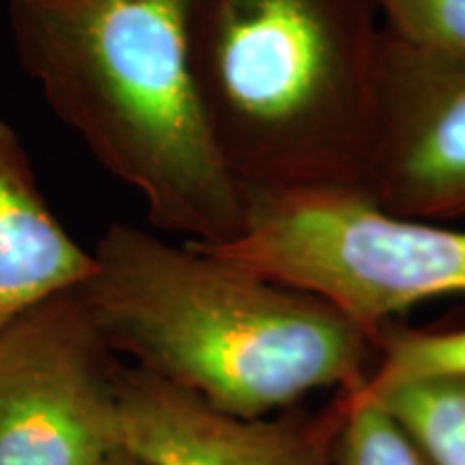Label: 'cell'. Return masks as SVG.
I'll list each match as a JSON object with an SVG mask.
<instances>
[{
	"label": "cell",
	"instance_id": "cell-7",
	"mask_svg": "<svg viewBox=\"0 0 465 465\" xmlns=\"http://www.w3.org/2000/svg\"><path fill=\"white\" fill-rule=\"evenodd\" d=\"M339 397L317 414L237 416L136 366L116 377V440L149 465H332Z\"/></svg>",
	"mask_w": 465,
	"mask_h": 465
},
{
	"label": "cell",
	"instance_id": "cell-6",
	"mask_svg": "<svg viewBox=\"0 0 465 465\" xmlns=\"http://www.w3.org/2000/svg\"><path fill=\"white\" fill-rule=\"evenodd\" d=\"M360 194L401 218L465 220L463 58L418 50L386 31Z\"/></svg>",
	"mask_w": 465,
	"mask_h": 465
},
{
	"label": "cell",
	"instance_id": "cell-2",
	"mask_svg": "<svg viewBox=\"0 0 465 465\" xmlns=\"http://www.w3.org/2000/svg\"><path fill=\"white\" fill-rule=\"evenodd\" d=\"M190 0H11L22 67L95 160L190 243L242 235L248 194L213 143L188 54Z\"/></svg>",
	"mask_w": 465,
	"mask_h": 465
},
{
	"label": "cell",
	"instance_id": "cell-4",
	"mask_svg": "<svg viewBox=\"0 0 465 465\" xmlns=\"http://www.w3.org/2000/svg\"><path fill=\"white\" fill-rule=\"evenodd\" d=\"M194 246L319 295L375 345L411 306L465 295V229L394 216L353 190L250 192L242 235Z\"/></svg>",
	"mask_w": 465,
	"mask_h": 465
},
{
	"label": "cell",
	"instance_id": "cell-8",
	"mask_svg": "<svg viewBox=\"0 0 465 465\" xmlns=\"http://www.w3.org/2000/svg\"><path fill=\"white\" fill-rule=\"evenodd\" d=\"M93 265V252L54 216L25 144L0 116V328L35 302L80 287Z\"/></svg>",
	"mask_w": 465,
	"mask_h": 465
},
{
	"label": "cell",
	"instance_id": "cell-13",
	"mask_svg": "<svg viewBox=\"0 0 465 465\" xmlns=\"http://www.w3.org/2000/svg\"><path fill=\"white\" fill-rule=\"evenodd\" d=\"M97 465H149V463L144 461L143 457L134 455L132 450H127V449H124V446L119 444L114 450H110L108 455L104 457Z\"/></svg>",
	"mask_w": 465,
	"mask_h": 465
},
{
	"label": "cell",
	"instance_id": "cell-5",
	"mask_svg": "<svg viewBox=\"0 0 465 465\" xmlns=\"http://www.w3.org/2000/svg\"><path fill=\"white\" fill-rule=\"evenodd\" d=\"M121 360L80 287L0 328V465H97L116 440Z\"/></svg>",
	"mask_w": 465,
	"mask_h": 465
},
{
	"label": "cell",
	"instance_id": "cell-1",
	"mask_svg": "<svg viewBox=\"0 0 465 465\" xmlns=\"http://www.w3.org/2000/svg\"><path fill=\"white\" fill-rule=\"evenodd\" d=\"M93 261L80 293L116 356L229 414L353 391L373 369V339L332 304L194 243L113 224Z\"/></svg>",
	"mask_w": 465,
	"mask_h": 465
},
{
	"label": "cell",
	"instance_id": "cell-12",
	"mask_svg": "<svg viewBox=\"0 0 465 465\" xmlns=\"http://www.w3.org/2000/svg\"><path fill=\"white\" fill-rule=\"evenodd\" d=\"M375 5L392 37L465 61V0H375Z\"/></svg>",
	"mask_w": 465,
	"mask_h": 465
},
{
	"label": "cell",
	"instance_id": "cell-3",
	"mask_svg": "<svg viewBox=\"0 0 465 465\" xmlns=\"http://www.w3.org/2000/svg\"><path fill=\"white\" fill-rule=\"evenodd\" d=\"M375 0H190L213 143L250 192L362 190L386 31Z\"/></svg>",
	"mask_w": 465,
	"mask_h": 465
},
{
	"label": "cell",
	"instance_id": "cell-9",
	"mask_svg": "<svg viewBox=\"0 0 465 465\" xmlns=\"http://www.w3.org/2000/svg\"><path fill=\"white\" fill-rule=\"evenodd\" d=\"M369 399L380 401L403 424L433 465H465L463 381H414Z\"/></svg>",
	"mask_w": 465,
	"mask_h": 465
},
{
	"label": "cell",
	"instance_id": "cell-10",
	"mask_svg": "<svg viewBox=\"0 0 465 465\" xmlns=\"http://www.w3.org/2000/svg\"><path fill=\"white\" fill-rule=\"evenodd\" d=\"M377 353L380 360L358 386L366 397H381L392 388L427 380L465 383V328L449 332L383 328Z\"/></svg>",
	"mask_w": 465,
	"mask_h": 465
},
{
	"label": "cell",
	"instance_id": "cell-11",
	"mask_svg": "<svg viewBox=\"0 0 465 465\" xmlns=\"http://www.w3.org/2000/svg\"><path fill=\"white\" fill-rule=\"evenodd\" d=\"M336 397L341 420L332 465H433L380 401L364 397L358 388L336 392Z\"/></svg>",
	"mask_w": 465,
	"mask_h": 465
}]
</instances>
